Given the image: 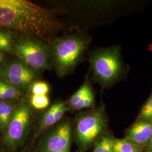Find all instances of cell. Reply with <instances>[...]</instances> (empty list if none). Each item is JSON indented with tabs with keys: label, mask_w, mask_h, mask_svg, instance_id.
I'll use <instances>...</instances> for the list:
<instances>
[{
	"label": "cell",
	"mask_w": 152,
	"mask_h": 152,
	"mask_svg": "<svg viewBox=\"0 0 152 152\" xmlns=\"http://www.w3.org/2000/svg\"><path fill=\"white\" fill-rule=\"evenodd\" d=\"M140 117L142 119L152 121V97L150 98L142 107Z\"/></svg>",
	"instance_id": "obj_19"
},
{
	"label": "cell",
	"mask_w": 152,
	"mask_h": 152,
	"mask_svg": "<svg viewBox=\"0 0 152 152\" xmlns=\"http://www.w3.org/2000/svg\"><path fill=\"white\" fill-rule=\"evenodd\" d=\"M90 63L95 78L103 86L115 81L122 71L120 53L116 48L94 52L91 55Z\"/></svg>",
	"instance_id": "obj_4"
},
{
	"label": "cell",
	"mask_w": 152,
	"mask_h": 152,
	"mask_svg": "<svg viewBox=\"0 0 152 152\" xmlns=\"http://www.w3.org/2000/svg\"><path fill=\"white\" fill-rule=\"evenodd\" d=\"M14 110L11 103L2 102H0V127L7 128L11 120Z\"/></svg>",
	"instance_id": "obj_12"
},
{
	"label": "cell",
	"mask_w": 152,
	"mask_h": 152,
	"mask_svg": "<svg viewBox=\"0 0 152 152\" xmlns=\"http://www.w3.org/2000/svg\"><path fill=\"white\" fill-rule=\"evenodd\" d=\"M14 46L12 33L9 31L0 30V51L13 53Z\"/></svg>",
	"instance_id": "obj_14"
},
{
	"label": "cell",
	"mask_w": 152,
	"mask_h": 152,
	"mask_svg": "<svg viewBox=\"0 0 152 152\" xmlns=\"http://www.w3.org/2000/svg\"><path fill=\"white\" fill-rule=\"evenodd\" d=\"M105 119L100 111L81 116L77 122L76 137L80 145L87 148L96 140L103 130Z\"/></svg>",
	"instance_id": "obj_5"
},
{
	"label": "cell",
	"mask_w": 152,
	"mask_h": 152,
	"mask_svg": "<svg viewBox=\"0 0 152 152\" xmlns=\"http://www.w3.org/2000/svg\"><path fill=\"white\" fill-rule=\"evenodd\" d=\"M71 125L63 122L48 136L44 142L43 152H57L70 149Z\"/></svg>",
	"instance_id": "obj_8"
},
{
	"label": "cell",
	"mask_w": 152,
	"mask_h": 152,
	"mask_svg": "<svg viewBox=\"0 0 152 152\" xmlns=\"http://www.w3.org/2000/svg\"><path fill=\"white\" fill-rule=\"evenodd\" d=\"M149 145H150L151 150H152V135L151 136V139H150V140H149Z\"/></svg>",
	"instance_id": "obj_22"
},
{
	"label": "cell",
	"mask_w": 152,
	"mask_h": 152,
	"mask_svg": "<svg viewBox=\"0 0 152 152\" xmlns=\"http://www.w3.org/2000/svg\"><path fill=\"white\" fill-rule=\"evenodd\" d=\"M91 88L87 83H85L81 87L69 98V100L68 101V104L69 106L72 108L75 106H76V105L85 96L87 92H88V91Z\"/></svg>",
	"instance_id": "obj_16"
},
{
	"label": "cell",
	"mask_w": 152,
	"mask_h": 152,
	"mask_svg": "<svg viewBox=\"0 0 152 152\" xmlns=\"http://www.w3.org/2000/svg\"><path fill=\"white\" fill-rule=\"evenodd\" d=\"M113 142L114 140L112 138L108 137L102 138L96 144L94 152H114Z\"/></svg>",
	"instance_id": "obj_17"
},
{
	"label": "cell",
	"mask_w": 152,
	"mask_h": 152,
	"mask_svg": "<svg viewBox=\"0 0 152 152\" xmlns=\"http://www.w3.org/2000/svg\"><path fill=\"white\" fill-rule=\"evenodd\" d=\"M68 107L63 102H59L54 104L44 113L39 124V129L45 130L54 125L63 117Z\"/></svg>",
	"instance_id": "obj_11"
},
{
	"label": "cell",
	"mask_w": 152,
	"mask_h": 152,
	"mask_svg": "<svg viewBox=\"0 0 152 152\" xmlns=\"http://www.w3.org/2000/svg\"><path fill=\"white\" fill-rule=\"evenodd\" d=\"M30 87V103L36 109L46 108L50 104L49 85L46 82L34 81Z\"/></svg>",
	"instance_id": "obj_9"
},
{
	"label": "cell",
	"mask_w": 152,
	"mask_h": 152,
	"mask_svg": "<svg viewBox=\"0 0 152 152\" xmlns=\"http://www.w3.org/2000/svg\"><path fill=\"white\" fill-rule=\"evenodd\" d=\"M88 42V38L80 34H68L53 40L50 46V61L58 76H65L76 67Z\"/></svg>",
	"instance_id": "obj_2"
},
{
	"label": "cell",
	"mask_w": 152,
	"mask_h": 152,
	"mask_svg": "<svg viewBox=\"0 0 152 152\" xmlns=\"http://www.w3.org/2000/svg\"><path fill=\"white\" fill-rule=\"evenodd\" d=\"M69 149H66V150H64V151H62L57 152H69Z\"/></svg>",
	"instance_id": "obj_23"
},
{
	"label": "cell",
	"mask_w": 152,
	"mask_h": 152,
	"mask_svg": "<svg viewBox=\"0 0 152 152\" xmlns=\"http://www.w3.org/2000/svg\"><path fill=\"white\" fill-rule=\"evenodd\" d=\"M138 144L127 139H117L113 142L114 152H139Z\"/></svg>",
	"instance_id": "obj_13"
},
{
	"label": "cell",
	"mask_w": 152,
	"mask_h": 152,
	"mask_svg": "<svg viewBox=\"0 0 152 152\" xmlns=\"http://www.w3.org/2000/svg\"><path fill=\"white\" fill-rule=\"evenodd\" d=\"M152 135V122L140 121L132 125L127 133L126 139L137 144H144L149 141Z\"/></svg>",
	"instance_id": "obj_10"
},
{
	"label": "cell",
	"mask_w": 152,
	"mask_h": 152,
	"mask_svg": "<svg viewBox=\"0 0 152 152\" xmlns=\"http://www.w3.org/2000/svg\"><path fill=\"white\" fill-rule=\"evenodd\" d=\"M4 59H5V55L2 52L0 51V63L4 61Z\"/></svg>",
	"instance_id": "obj_20"
},
{
	"label": "cell",
	"mask_w": 152,
	"mask_h": 152,
	"mask_svg": "<svg viewBox=\"0 0 152 152\" xmlns=\"http://www.w3.org/2000/svg\"><path fill=\"white\" fill-rule=\"evenodd\" d=\"M95 102V96L91 88L87 92L85 96L75 106L73 109L75 110H80L82 109L87 108L92 105Z\"/></svg>",
	"instance_id": "obj_18"
},
{
	"label": "cell",
	"mask_w": 152,
	"mask_h": 152,
	"mask_svg": "<svg viewBox=\"0 0 152 152\" xmlns=\"http://www.w3.org/2000/svg\"><path fill=\"white\" fill-rule=\"evenodd\" d=\"M14 52L19 60L33 71L50 69V46L38 38L28 36L14 43Z\"/></svg>",
	"instance_id": "obj_3"
},
{
	"label": "cell",
	"mask_w": 152,
	"mask_h": 152,
	"mask_svg": "<svg viewBox=\"0 0 152 152\" xmlns=\"http://www.w3.org/2000/svg\"><path fill=\"white\" fill-rule=\"evenodd\" d=\"M37 74L20 60L11 62L0 69V76L19 90L29 87L35 81Z\"/></svg>",
	"instance_id": "obj_7"
},
{
	"label": "cell",
	"mask_w": 152,
	"mask_h": 152,
	"mask_svg": "<svg viewBox=\"0 0 152 152\" xmlns=\"http://www.w3.org/2000/svg\"><path fill=\"white\" fill-rule=\"evenodd\" d=\"M2 81L0 80V100H1V91H2Z\"/></svg>",
	"instance_id": "obj_21"
},
{
	"label": "cell",
	"mask_w": 152,
	"mask_h": 152,
	"mask_svg": "<svg viewBox=\"0 0 152 152\" xmlns=\"http://www.w3.org/2000/svg\"><path fill=\"white\" fill-rule=\"evenodd\" d=\"M31 115L29 107L25 102L19 104L7 127L6 140L9 144L17 145L25 137L31 123Z\"/></svg>",
	"instance_id": "obj_6"
},
{
	"label": "cell",
	"mask_w": 152,
	"mask_h": 152,
	"mask_svg": "<svg viewBox=\"0 0 152 152\" xmlns=\"http://www.w3.org/2000/svg\"><path fill=\"white\" fill-rule=\"evenodd\" d=\"M0 26L49 41L59 24L48 10L26 0H0Z\"/></svg>",
	"instance_id": "obj_1"
},
{
	"label": "cell",
	"mask_w": 152,
	"mask_h": 152,
	"mask_svg": "<svg viewBox=\"0 0 152 152\" xmlns=\"http://www.w3.org/2000/svg\"><path fill=\"white\" fill-rule=\"evenodd\" d=\"M2 81L1 100H10L17 98L19 95V90L7 82Z\"/></svg>",
	"instance_id": "obj_15"
}]
</instances>
